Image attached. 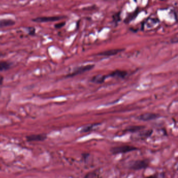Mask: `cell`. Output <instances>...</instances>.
<instances>
[{
  "label": "cell",
  "instance_id": "6da1fadb",
  "mask_svg": "<svg viewBox=\"0 0 178 178\" xmlns=\"http://www.w3.org/2000/svg\"><path fill=\"white\" fill-rule=\"evenodd\" d=\"M139 150L138 148L133 146L122 145L111 148L110 152L113 155H117L119 153H127Z\"/></svg>",
  "mask_w": 178,
  "mask_h": 178
},
{
  "label": "cell",
  "instance_id": "7a4b0ae2",
  "mask_svg": "<svg viewBox=\"0 0 178 178\" xmlns=\"http://www.w3.org/2000/svg\"><path fill=\"white\" fill-rule=\"evenodd\" d=\"M149 164L150 161L148 160H138L132 162L129 165V168L134 170L145 169L149 166Z\"/></svg>",
  "mask_w": 178,
  "mask_h": 178
},
{
  "label": "cell",
  "instance_id": "3957f363",
  "mask_svg": "<svg viewBox=\"0 0 178 178\" xmlns=\"http://www.w3.org/2000/svg\"><path fill=\"white\" fill-rule=\"evenodd\" d=\"M94 68V65H87V66H82L75 69L71 74H68L66 77H71L73 76H76L79 74L84 73V72H87L89 70H92Z\"/></svg>",
  "mask_w": 178,
  "mask_h": 178
},
{
  "label": "cell",
  "instance_id": "277c9868",
  "mask_svg": "<svg viewBox=\"0 0 178 178\" xmlns=\"http://www.w3.org/2000/svg\"><path fill=\"white\" fill-rule=\"evenodd\" d=\"M63 18V16L39 17L33 19V21L36 23H46L59 21Z\"/></svg>",
  "mask_w": 178,
  "mask_h": 178
},
{
  "label": "cell",
  "instance_id": "5b68a950",
  "mask_svg": "<svg viewBox=\"0 0 178 178\" xmlns=\"http://www.w3.org/2000/svg\"><path fill=\"white\" fill-rule=\"evenodd\" d=\"M153 133L152 130H147L139 131L136 135L133 136V139L135 140H145L150 137Z\"/></svg>",
  "mask_w": 178,
  "mask_h": 178
},
{
  "label": "cell",
  "instance_id": "8992f818",
  "mask_svg": "<svg viewBox=\"0 0 178 178\" xmlns=\"http://www.w3.org/2000/svg\"><path fill=\"white\" fill-rule=\"evenodd\" d=\"M159 117V115L153 113H146L143 115H140L139 117H137V119L143 121H148L155 119H157Z\"/></svg>",
  "mask_w": 178,
  "mask_h": 178
},
{
  "label": "cell",
  "instance_id": "52a82bcc",
  "mask_svg": "<svg viewBox=\"0 0 178 178\" xmlns=\"http://www.w3.org/2000/svg\"><path fill=\"white\" fill-rule=\"evenodd\" d=\"M47 135L44 134H36V135H28L26 136V139L29 142L43 141L47 139Z\"/></svg>",
  "mask_w": 178,
  "mask_h": 178
},
{
  "label": "cell",
  "instance_id": "ba28073f",
  "mask_svg": "<svg viewBox=\"0 0 178 178\" xmlns=\"http://www.w3.org/2000/svg\"><path fill=\"white\" fill-rule=\"evenodd\" d=\"M15 24L14 20L12 19H0V28L13 26Z\"/></svg>",
  "mask_w": 178,
  "mask_h": 178
},
{
  "label": "cell",
  "instance_id": "9c48e42d",
  "mask_svg": "<svg viewBox=\"0 0 178 178\" xmlns=\"http://www.w3.org/2000/svg\"><path fill=\"white\" fill-rule=\"evenodd\" d=\"M145 127L142 125H133L125 129V131L131 132V133H137L139 131L143 130L144 129H145Z\"/></svg>",
  "mask_w": 178,
  "mask_h": 178
},
{
  "label": "cell",
  "instance_id": "30bf717a",
  "mask_svg": "<svg viewBox=\"0 0 178 178\" xmlns=\"http://www.w3.org/2000/svg\"><path fill=\"white\" fill-rule=\"evenodd\" d=\"M123 49H113L104 51L98 54V55L101 56H111V55H116L117 54L123 51Z\"/></svg>",
  "mask_w": 178,
  "mask_h": 178
},
{
  "label": "cell",
  "instance_id": "8fae6325",
  "mask_svg": "<svg viewBox=\"0 0 178 178\" xmlns=\"http://www.w3.org/2000/svg\"><path fill=\"white\" fill-rule=\"evenodd\" d=\"M99 123H97V124H92L86 125L81 129L80 132L87 133V132H89L91 131H94L95 129H96L98 126H99Z\"/></svg>",
  "mask_w": 178,
  "mask_h": 178
},
{
  "label": "cell",
  "instance_id": "7c38bea8",
  "mask_svg": "<svg viewBox=\"0 0 178 178\" xmlns=\"http://www.w3.org/2000/svg\"><path fill=\"white\" fill-rule=\"evenodd\" d=\"M127 73L125 71H115V72H112L111 74H110L109 76L113 77H118L123 78L127 75Z\"/></svg>",
  "mask_w": 178,
  "mask_h": 178
},
{
  "label": "cell",
  "instance_id": "4fadbf2b",
  "mask_svg": "<svg viewBox=\"0 0 178 178\" xmlns=\"http://www.w3.org/2000/svg\"><path fill=\"white\" fill-rule=\"evenodd\" d=\"M108 76H104V75H97L92 78L91 81L97 84H101L103 82H104V80Z\"/></svg>",
  "mask_w": 178,
  "mask_h": 178
},
{
  "label": "cell",
  "instance_id": "5bb4252c",
  "mask_svg": "<svg viewBox=\"0 0 178 178\" xmlns=\"http://www.w3.org/2000/svg\"><path fill=\"white\" fill-rule=\"evenodd\" d=\"M11 66V64L8 62H0V72L8 70Z\"/></svg>",
  "mask_w": 178,
  "mask_h": 178
},
{
  "label": "cell",
  "instance_id": "9a60e30c",
  "mask_svg": "<svg viewBox=\"0 0 178 178\" xmlns=\"http://www.w3.org/2000/svg\"><path fill=\"white\" fill-rule=\"evenodd\" d=\"M66 24V22H61V23H57L55 25V27L56 28H61L62 27H63Z\"/></svg>",
  "mask_w": 178,
  "mask_h": 178
},
{
  "label": "cell",
  "instance_id": "2e32d148",
  "mask_svg": "<svg viewBox=\"0 0 178 178\" xmlns=\"http://www.w3.org/2000/svg\"><path fill=\"white\" fill-rule=\"evenodd\" d=\"M35 31L36 30H35V29L34 28H30V29H29V34L30 35H35Z\"/></svg>",
  "mask_w": 178,
  "mask_h": 178
},
{
  "label": "cell",
  "instance_id": "e0dca14e",
  "mask_svg": "<svg viewBox=\"0 0 178 178\" xmlns=\"http://www.w3.org/2000/svg\"><path fill=\"white\" fill-rule=\"evenodd\" d=\"M158 178V177L157 174H155L150 176L147 177H145V178Z\"/></svg>",
  "mask_w": 178,
  "mask_h": 178
},
{
  "label": "cell",
  "instance_id": "ac0fdd59",
  "mask_svg": "<svg viewBox=\"0 0 178 178\" xmlns=\"http://www.w3.org/2000/svg\"><path fill=\"white\" fill-rule=\"evenodd\" d=\"M0 57H1V53H0Z\"/></svg>",
  "mask_w": 178,
  "mask_h": 178
}]
</instances>
